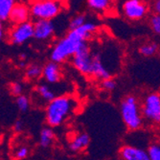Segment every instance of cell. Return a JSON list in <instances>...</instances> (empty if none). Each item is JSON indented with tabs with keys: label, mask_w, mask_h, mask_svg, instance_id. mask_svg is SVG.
I'll list each match as a JSON object with an SVG mask.
<instances>
[{
	"label": "cell",
	"mask_w": 160,
	"mask_h": 160,
	"mask_svg": "<svg viewBox=\"0 0 160 160\" xmlns=\"http://www.w3.org/2000/svg\"><path fill=\"white\" fill-rule=\"evenodd\" d=\"M78 102L70 95L56 96L45 108V120L49 127L56 128L62 125L73 114Z\"/></svg>",
	"instance_id": "obj_1"
},
{
	"label": "cell",
	"mask_w": 160,
	"mask_h": 160,
	"mask_svg": "<svg viewBox=\"0 0 160 160\" xmlns=\"http://www.w3.org/2000/svg\"><path fill=\"white\" fill-rule=\"evenodd\" d=\"M120 111L123 122L128 130L135 132L142 128L144 119L141 112V106L135 96H126L121 102Z\"/></svg>",
	"instance_id": "obj_2"
},
{
	"label": "cell",
	"mask_w": 160,
	"mask_h": 160,
	"mask_svg": "<svg viewBox=\"0 0 160 160\" xmlns=\"http://www.w3.org/2000/svg\"><path fill=\"white\" fill-rule=\"evenodd\" d=\"M31 18L53 20L63 11V0H30Z\"/></svg>",
	"instance_id": "obj_3"
},
{
	"label": "cell",
	"mask_w": 160,
	"mask_h": 160,
	"mask_svg": "<svg viewBox=\"0 0 160 160\" xmlns=\"http://www.w3.org/2000/svg\"><path fill=\"white\" fill-rule=\"evenodd\" d=\"M81 41L77 40L73 37H71L68 33L67 35L58 41L54 48L51 51V61L57 63H63L74 55L77 48L81 44Z\"/></svg>",
	"instance_id": "obj_4"
},
{
	"label": "cell",
	"mask_w": 160,
	"mask_h": 160,
	"mask_svg": "<svg viewBox=\"0 0 160 160\" xmlns=\"http://www.w3.org/2000/svg\"><path fill=\"white\" fill-rule=\"evenodd\" d=\"M71 59L72 64L81 74L83 76H91L92 53L87 41L81 43Z\"/></svg>",
	"instance_id": "obj_5"
},
{
	"label": "cell",
	"mask_w": 160,
	"mask_h": 160,
	"mask_svg": "<svg viewBox=\"0 0 160 160\" xmlns=\"http://www.w3.org/2000/svg\"><path fill=\"white\" fill-rule=\"evenodd\" d=\"M143 119L152 125L160 123V95L158 92L149 93L141 106Z\"/></svg>",
	"instance_id": "obj_6"
},
{
	"label": "cell",
	"mask_w": 160,
	"mask_h": 160,
	"mask_svg": "<svg viewBox=\"0 0 160 160\" xmlns=\"http://www.w3.org/2000/svg\"><path fill=\"white\" fill-rule=\"evenodd\" d=\"M34 38L33 22L28 20L13 25L8 34V40L12 45H21Z\"/></svg>",
	"instance_id": "obj_7"
},
{
	"label": "cell",
	"mask_w": 160,
	"mask_h": 160,
	"mask_svg": "<svg viewBox=\"0 0 160 160\" xmlns=\"http://www.w3.org/2000/svg\"><path fill=\"white\" fill-rule=\"evenodd\" d=\"M124 17L130 21H139L146 18L149 7L144 0H126L122 5Z\"/></svg>",
	"instance_id": "obj_8"
},
{
	"label": "cell",
	"mask_w": 160,
	"mask_h": 160,
	"mask_svg": "<svg viewBox=\"0 0 160 160\" xmlns=\"http://www.w3.org/2000/svg\"><path fill=\"white\" fill-rule=\"evenodd\" d=\"M34 38L39 41H46L55 34V25L52 20L37 19L34 23Z\"/></svg>",
	"instance_id": "obj_9"
},
{
	"label": "cell",
	"mask_w": 160,
	"mask_h": 160,
	"mask_svg": "<svg viewBox=\"0 0 160 160\" xmlns=\"http://www.w3.org/2000/svg\"><path fill=\"white\" fill-rule=\"evenodd\" d=\"M31 13H30V8L29 4H26L25 2H16L11 10L10 16L8 20L13 25H17L19 23H23L25 21L30 20Z\"/></svg>",
	"instance_id": "obj_10"
},
{
	"label": "cell",
	"mask_w": 160,
	"mask_h": 160,
	"mask_svg": "<svg viewBox=\"0 0 160 160\" xmlns=\"http://www.w3.org/2000/svg\"><path fill=\"white\" fill-rule=\"evenodd\" d=\"M98 30V25L94 22H87L85 21L82 25L80 27L74 29V30H69L68 34L76 38L77 40L83 42L89 40L92 36L97 32Z\"/></svg>",
	"instance_id": "obj_11"
},
{
	"label": "cell",
	"mask_w": 160,
	"mask_h": 160,
	"mask_svg": "<svg viewBox=\"0 0 160 160\" xmlns=\"http://www.w3.org/2000/svg\"><path fill=\"white\" fill-rule=\"evenodd\" d=\"M41 76L48 83H57L59 82L62 78V68L60 63H57L53 61L46 63L42 67Z\"/></svg>",
	"instance_id": "obj_12"
},
{
	"label": "cell",
	"mask_w": 160,
	"mask_h": 160,
	"mask_svg": "<svg viewBox=\"0 0 160 160\" xmlns=\"http://www.w3.org/2000/svg\"><path fill=\"white\" fill-rule=\"evenodd\" d=\"M91 76L97 80H105L111 77V72L106 67L100 54L92 55V66H91Z\"/></svg>",
	"instance_id": "obj_13"
},
{
	"label": "cell",
	"mask_w": 160,
	"mask_h": 160,
	"mask_svg": "<svg viewBox=\"0 0 160 160\" xmlns=\"http://www.w3.org/2000/svg\"><path fill=\"white\" fill-rule=\"evenodd\" d=\"M120 157L124 160H149L147 152L133 146H123L119 152Z\"/></svg>",
	"instance_id": "obj_14"
},
{
	"label": "cell",
	"mask_w": 160,
	"mask_h": 160,
	"mask_svg": "<svg viewBox=\"0 0 160 160\" xmlns=\"http://www.w3.org/2000/svg\"><path fill=\"white\" fill-rule=\"evenodd\" d=\"M90 144V137L87 133L77 134L69 144V149L73 152H81L88 148Z\"/></svg>",
	"instance_id": "obj_15"
},
{
	"label": "cell",
	"mask_w": 160,
	"mask_h": 160,
	"mask_svg": "<svg viewBox=\"0 0 160 160\" xmlns=\"http://www.w3.org/2000/svg\"><path fill=\"white\" fill-rule=\"evenodd\" d=\"M55 140V133L51 127L43 128L39 134V145L42 148H48Z\"/></svg>",
	"instance_id": "obj_16"
},
{
	"label": "cell",
	"mask_w": 160,
	"mask_h": 160,
	"mask_svg": "<svg viewBox=\"0 0 160 160\" xmlns=\"http://www.w3.org/2000/svg\"><path fill=\"white\" fill-rule=\"evenodd\" d=\"M112 1L113 0H87V5L92 11L98 13H104L108 11Z\"/></svg>",
	"instance_id": "obj_17"
},
{
	"label": "cell",
	"mask_w": 160,
	"mask_h": 160,
	"mask_svg": "<svg viewBox=\"0 0 160 160\" xmlns=\"http://www.w3.org/2000/svg\"><path fill=\"white\" fill-rule=\"evenodd\" d=\"M16 2L17 0H0V20L3 22L8 20L11 10Z\"/></svg>",
	"instance_id": "obj_18"
},
{
	"label": "cell",
	"mask_w": 160,
	"mask_h": 160,
	"mask_svg": "<svg viewBox=\"0 0 160 160\" xmlns=\"http://www.w3.org/2000/svg\"><path fill=\"white\" fill-rule=\"evenodd\" d=\"M36 91L38 94V96L45 102H50L52 99L56 97L55 92L50 88V87L45 83H40L36 87Z\"/></svg>",
	"instance_id": "obj_19"
},
{
	"label": "cell",
	"mask_w": 160,
	"mask_h": 160,
	"mask_svg": "<svg viewBox=\"0 0 160 160\" xmlns=\"http://www.w3.org/2000/svg\"><path fill=\"white\" fill-rule=\"evenodd\" d=\"M158 51V44L156 42H147L139 47V53L146 58L154 56Z\"/></svg>",
	"instance_id": "obj_20"
},
{
	"label": "cell",
	"mask_w": 160,
	"mask_h": 160,
	"mask_svg": "<svg viewBox=\"0 0 160 160\" xmlns=\"http://www.w3.org/2000/svg\"><path fill=\"white\" fill-rule=\"evenodd\" d=\"M42 74V67L38 64H31L29 65L25 70V76L28 80H38L41 77Z\"/></svg>",
	"instance_id": "obj_21"
},
{
	"label": "cell",
	"mask_w": 160,
	"mask_h": 160,
	"mask_svg": "<svg viewBox=\"0 0 160 160\" xmlns=\"http://www.w3.org/2000/svg\"><path fill=\"white\" fill-rule=\"evenodd\" d=\"M16 104L21 112H26V111H28L29 108H30V100H29V98L26 95L20 94V95L17 96Z\"/></svg>",
	"instance_id": "obj_22"
},
{
	"label": "cell",
	"mask_w": 160,
	"mask_h": 160,
	"mask_svg": "<svg viewBox=\"0 0 160 160\" xmlns=\"http://www.w3.org/2000/svg\"><path fill=\"white\" fill-rule=\"evenodd\" d=\"M149 160H160V146L158 144H152L148 148Z\"/></svg>",
	"instance_id": "obj_23"
},
{
	"label": "cell",
	"mask_w": 160,
	"mask_h": 160,
	"mask_svg": "<svg viewBox=\"0 0 160 160\" xmlns=\"http://www.w3.org/2000/svg\"><path fill=\"white\" fill-rule=\"evenodd\" d=\"M86 21V18L84 14H77L76 17H74L69 22V30H74V29L80 27L81 25H82L84 22Z\"/></svg>",
	"instance_id": "obj_24"
},
{
	"label": "cell",
	"mask_w": 160,
	"mask_h": 160,
	"mask_svg": "<svg viewBox=\"0 0 160 160\" xmlns=\"http://www.w3.org/2000/svg\"><path fill=\"white\" fill-rule=\"evenodd\" d=\"M116 86H117V83H116V81L113 80L111 77L105 79V80H102L101 82V87L106 91H113Z\"/></svg>",
	"instance_id": "obj_25"
},
{
	"label": "cell",
	"mask_w": 160,
	"mask_h": 160,
	"mask_svg": "<svg viewBox=\"0 0 160 160\" xmlns=\"http://www.w3.org/2000/svg\"><path fill=\"white\" fill-rule=\"evenodd\" d=\"M150 25L152 30L154 34L159 35L160 34V17L159 13H155L152 17L151 20H150Z\"/></svg>",
	"instance_id": "obj_26"
},
{
	"label": "cell",
	"mask_w": 160,
	"mask_h": 160,
	"mask_svg": "<svg viewBox=\"0 0 160 160\" xmlns=\"http://www.w3.org/2000/svg\"><path fill=\"white\" fill-rule=\"evenodd\" d=\"M10 92L12 96H18L23 93V85L18 82H14L10 84Z\"/></svg>",
	"instance_id": "obj_27"
},
{
	"label": "cell",
	"mask_w": 160,
	"mask_h": 160,
	"mask_svg": "<svg viewBox=\"0 0 160 160\" xmlns=\"http://www.w3.org/2000/svg\"><path fill=\"white\" fill-rule=\"evenodd\" d=\"M29 155V149L26 146L19 147L16 152H14V158L16 159H25Z\"/></svg>",
	"instance_id": "obj_28"
},
{
	"label": "cell",
	"mask_w": 160,
	"mask_h": 160,
	"mask_svg": "<svg viewBox=\"0 0 160 160\" xmlns=\"http://www.w3.org/2000/svg\"><path fill=\"white\" fill-rule=\"evenodd\" d=\"M23 122L21 120H17L16 122H14V125H13V129L16 132H20L23 130Z\"/></svg>",
	"instance_id": "obj_29"
},
{
	"label": "cell",
	"mask_w": 160,
	"mask_h": 160,
	"mask_svg": "<svg viewBox=\"0 0 160 160\" xmlns=\"http://www.w3.org/2000/svg\"><path fill=\"white\" fill-rule=\"evenodd\" d=\"M153 11L155 13L160 12V0H156V1L153 3Z\"/></svg>",
	"instance_id": "obj_30"
},
{
	"label": "cell",
	"mask_w": 160,
	"mask_h": 160,
	"mask_svg": "<svg viewBox=\"0 0 160 160\" xmlns=\"http://www.w3.org/2000/svg\"><path fill=\"white\" fill-rule=\"evenodd\" d=\"M5 32H4V25H3V21L0 20V41H1L4 38Z\"/></svg>",
	"instance_id": "obj_31"
}]
</instances>
